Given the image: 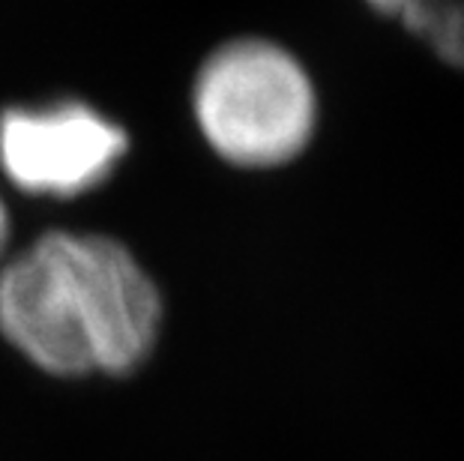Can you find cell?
<instances>
[{"label":"cell","instance_id":"8992f818","mask_svg":"<svg viewBox=\"0 0 464 461\" xmlns=\"http://www.w3.org/2000/svg\"><path fill=\"white\" fill-rule=\"evenodd\" d=\"M6 246H9V216H6L4 201H0V261H4Z\"/></svg>","mask_w":464,"mask_h":461},{"label":"cell","instance_id":"7a4b0ae2","mask_svg":"<svg viewBox=\"0 0 464 461\" xmlns=\"http://www.w3.org/2000/svg\"><path fill=\"white\" fill-rule=\"evenodd\" d=\"M91 306L75 264V234L48 231L0 267V341L54 384L93 380Z\"/></svg>","mask_w":464,"mask_h":461},{"label":"cell","instance_id":"3957f363","mask_svg":"<svg viewBox=\"0 0 464 461\" xmlns=\"http://www.w3.org/2000/svg\"><path fill=\"white\" fill-rule=\"evenodd\" d=\"M130 135L84 102L9 108L0 114V165L27 195L75 198L114 174Z\"/></svg>","mask_w":464,"mask_h":461},{"label":"cell","instance_id":"277c9868","mask_svg":"<svg viewBox=\"0 0 464 461\" xmlns=\"http://www.w3.org/2000/svg\"><path fill=\"white\" fill-rule=\"evenodd\" d=\"M75 264L91 306V357L100 380H130L165 336V297L153 273L108 234H75Z\"/></svg>","mask_w":464,"mask_h":461},{"label":"cell","instance_id":"5b68a950","mask_svg":"<svg viewBox=\"0 0 464 461\" xmlns=\"http://www.w3.org/2000/svg\"><path fill=\"white\" fill-rule=\"evenodd\" d=\"M374 13L399 22L429 52L464 72V0H365Z\"/></svg>","mask_w":464,"mask_h":461},{"label":"cell","instance_id":"6da1fadb","mask_svg":"<svg viewBox=\"0 0 464 461\" xmlns=\"http://www.w3.org/2000/svg\"><path fill=\"white\" fill-rule=\"evenodd\" d=\"M192 102L207 144L240 168L291 162L312 141L318 120L309 72L266 39L216 48L195 78Z\"/></svg>","mask_w":464,"mask_h":461}]
</instances>
